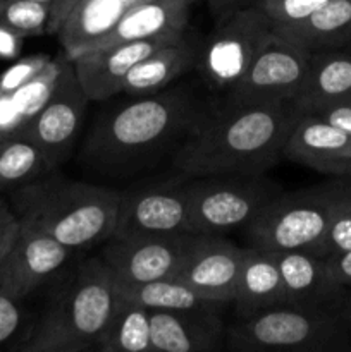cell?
Here are the masks:
<instances>
[{
    "instance_id": "6da1fadb",
    "label": "cell",
    "mask_w": 351,
    "mask_h": 352,
    "mask_svg": "<svg viewBox=\"0 0 351 352\" xmlns=\"http://www.w3.org/2000/svg\"><path fill=\"white\" fill-rule=\"evenodd\" d=\"M299 110L292 102H222L176 146L172 162L188 177L262 175L282 160Z\"/></svg>"
},
{
    "instance_id": "7a4b0ae2",
    "label": "cell",
    "mask_w": 351,
    "mask_h": 352,
    "mask_svg": "<svg viewBox=\"0 0 351 352\" xmlns=\"http://www.w3.org/2000/svg\"><path fill=\"white\" fill-rule=\"evenodd\" d=\"M203 116L182 86L136 96L98 117L83 141L81 160L103 175H126L178 146Z\"/></svg>"
},
{
    "instance_id": "3957f363",
    "label": "cell",
    "mask_w": 351,
    "mask_h": 352,
    "mask_svg": "<svg viewBox=\"0 0 351 352\" xmlns=\"http://www.w3.org/2000/svg\"><path fill=\"white\" fill-rule=\"evenodd\" d=\"M119 196V191L50 172L10 191L9 203L19 223L54 237L69 250L81 251L112 236Z\"/></svg>"
},
{
    "instance_id": "277c9868",
    "label": "cell",
    "mask_w": 351,
    "mask_h": 352,
    "mask_svg": "<svg viewBox=\"0 0 351 352\" xmlns=\"http://www.w3.org/2000/svg\"><path fill=\"white\" fill-rule=\"evenodd\" d=\"M120 302L119 284L100 256L88 258L54 298L19 352L95 351Z\"/></svg>"
},
{
    "instance_id": "5b68a950",
    "label": "cell",
    "mask_w": 351,
    "mask_h": 352,
    "mask_svg": "<svg viewBox=\"0 0 351 352\" xmlns=\"http://www.w3.org/2000/svg\"><path fill=\"white\" fill-rule=\"evenodd\" d=\"M226 346L240 352H351V330L332 308L282 305L226 329Z\"/></svg>"
},
{
    "instance_id": "8992f818",
    "label": "cell",
    "mask_w": 351,
    "mask_h": 352,
    "mask_svg": "<svg viewBox=\"0 0 351 352\" xmlns=\"http://www.w3.org/2000/svg\"><path fill=\"white\" fill-rule=\"evenodd\" d=\"M274 31L260 0L227 3L196 54L195 69L203 85L226 96Z\"/></svg>"
},
{
    "instance_id": "52a82bcc",
    "label": "cell",
    "mask_w": 351,
    "mask_h": 352,
    "mask_svg": "<svg viewBox=\"0 0 351 352\" xmlns=\"http://www.w3.org/2000/svg\"><path fill=\"white\" fill-rule=\"evenodd\" d=\"M348 182L279 192L246 227L248 246L262 251L305 250L319 254L334 208Z\"/></svg>"
},
{
    "instance_id": "ba28073f",
    "label": "cell",
    "mask_w": 351,
    "mask_h": 352,
    "mask_svg": "<svg viewBox=\"0 0 351 352\" xmlns=\"http://www.w3.org/2000/svg\"><path fill=\"white\" fill-rule=\"evenodd\" d=\"M189 186V232L222 234L246 229L279 189L260 175H212Z\"/></svg>"
},
{
    "instance_id": "9c48e42d",
    "label": "cell",
    "mask_w": 351,
    "mask_h": 352,
    "mask_svg": "<svg viewBox=\"0 0 351 352\" xmlns=\"http://www.w3.org/2000/svg\"><path fill=\"white\" fill-rule=\"evenodd\" d=\"M312 52L274 31L224 102H292L305 81Z\"/></svg>"
},
{
    "instance_id": "30bf717a",
    "label": "cell",
    "mask_w": 351,
    "mask_h": 352,
    "mask_svg": "<svg viewBox=\"0 0 351 352\" xmlns=\"http://www.w3.org/2000/svg\"><path fill=\"white\" fill-rule=\"evenodd\" d=\"M88 103L72 58H67L52 98L14 134L33 141L58 167L76 144Z\"/></svg>"
},
{
    "instance_id": "8fae6325",
    "label": "cell",
    "mask_w": 351,
    "mask_h": 352,
    "mask_svg": "<svg viewBox=\"0 0 351 352\" xmlns=\"http://www.w3.org/2000/svg\"><path fill=\"white\" fill-rule=\"evenodd\" d=\"M189 232L188 182H160L120 192L112 236H164Z\"/></svg>"
},
{
    "instance_id": "7c38bea8",
    "label": "cell",
    "mask_w": 351,
    "mask_h": 352,
    "mask_svg": "<svg viewBox=\"0 0 351 352\" xmlns=\"http://www.w3.org/2000/svg\"><path fill=\"white\" fill-rule=\"evenodd\" d=\"M193 234L164 236H110L100 258L123 284H148L174 277Z\"/></svg>"
},
{
    "instance_id": "4fadbf2b",
    "label": "cell",
    "mask_w": 351,
    "mask_h": 352,
    "mask_svg": "<svg viewBox=\"0 0 351 352\" xmlns=\"http://www.w3.org/2000/svg\"><path fill=\"white\" fill-rule=\"evenodd\" d=\"M244 260V248L215 234H193L174 278L212 301L233 302Z\"/></svg>"
},
{
    "instance_id": "5bb4252c",
    "label": "cell",
    "mask_w": 351,
    "mask_h": 352,
    "mask_svg": "<svg viewBox=\"0 0 351 352\" xmlns=\"http://www.w3.org/2000/svg\"><path fill=\"white\" fill-rule=\"evenodd\" d=\"M74 251L54 237L19 223V232L0 265V294L23 301L54 277Z\"/></svg>"
},
{
    "instance_id": "9a60e30c",
    "label": "cell",
    "mask_w": 351,
    "mask_h": 352,
    "mask_svg": "<svg viewBox=\"0 0 351 352\" xmlns=\"http://www.w3.org/2000/svg\"><path fill=\"white\" fill-rule=\"evenodd\" d=\"M184 34V33H182ZM178 36L120 41L86 50L72 58L76 74L89 102H105L123 93V85L131 69L147 55Z\"/></svg>"
},
{
    "instance_id": "2e32d148",
    "label": "cell",
    "mask_w": 351,
    "mask_h": 352,
    "mask_svg": "<svg viewBox=\"0 0 351 352\" xmlns=\"http://www.w3.org/2000/svg\"><path fill=\"white\" fill-rule=\"evenodd\" d=\"M282 160L327 175L351 179V134L322 117L299 112L284 143Z\"/></svg>"
},
{
    "instance_id": "e0dca14e",
    "label": "cell",
    "mask_w": 351,
    "mask_h": 352,
    "mask_svg": "<svg viewBox=\"0 0 351 352\" xmlns=\"http://www.w3.org/2000/svg\"><path fill=\"white\" fill-rule=\"evenodd\" d=\"M226 342L220 309L151 311L153 352H213Z\"/></svg>"
},
{
    "instance_id": "ac0fdd59",
    "label": "cell",
    "mask_w": 351,
    "mask_h": 352,
    "mask_svg": "<svg viewBox=\"0 0 351 352\" xmlns=\"http://www.w3.org/2000/svg\"><path fill=\"white\" fill-rule=\"evenodd\" d=\"M270 254L279 267L286 305L334 309L346 291L334 280L327 270L326 258L320 254L305 250L279 251Z\"/></svg>"
},
{
    "instance_id": "d6986e66",
    "label": "cell",
    "mask_w": 351,
    "mask_h": 352,
    "mask_svg": "<svg viewBox=\"0 0 351 352\" xmlns=\"http://www.w3.org/2000/svg\"><path fill=\"white\" fill-rule=\"evenodd\" d=\"M351 98V47L312 52L305 81L292 100L299 112Z\"/></svg>"
},
{
    "instance_id": "ffe728a7",
    "label": "cell",
    "mask_w": 351,
    "mask_h": 352,
    "mask_svg": "<svg viewBox=\"0 0 351 352\" xmlns=\"http://www.w3.org/2000/svg\"><path fill=\"white\" fill-rule=\"evenodd\" d=\"M234 313L248 318L265 309L286 305L284 285L279 267L268 251L244 248V260L234 292Z\"/></svg>"
},
{
    "instance_id": "44dd1931",
    "label": "cell",
    "mask_w": 351,
    "mask_h": 352,
    "mask_svg": "<svg viewBox=\"0 0 351 352\" xmlns=\"http://www.w3.org/2000/svg\"><path fill=\"white\" fill-rule=\"evenodd\" d=\"M141 0H83L65 19L58 33L62 50L69 58L98 47L124 14Z\"/></svg>"
},
{
    "instance_id": "7402d4cb",
    "label": "cell",
    "mask_w": 351,
    "mask_h": 352,
    "mask_svg": "<svg viewBox=\"0 0 351 352\" xmlns=\"http://www.w3.org/2000/svg\"><path fill=\"white\" fill-rule=\"evenodd\" d=\"M188 19L189 6L182 0H141L124 14L98 47L120 41L178 36L184 33Z\"/></svg>"
},
{
    "instance_id": "603a6c76",
    "label": "cell",
    "mask_w": 351,
    "mask_h": 352,
    "mask_svg": "<svg viewBox=\"0 0 351 352\" xmlns=\"http://www.w3.org/2000/svg\"><path fill=\"white\" fill-rule=\"evenodd\" d=\"M198 47L181 34L138 62L123 85L129 96H147L169 88L172 81L195 67Z\"/></svg>"
},
{
    "instance_id": "cb8c5ba5",
    "label": "cell",
    "mask_w": 351,
    "mask_h": 352,
    "mask_svg": "<svg viewBox=\"0 0 351 352\" xmlns=\"http://www.w3.org/2000/svg\"><path fill=\"white\" fill-rule=\"evenodd\" d=\"M308 52L351 47V0H330L284 33Z\"/></svg>"
},
{
    "instance_id": "d4e9b609",
    "label": "cell",
    "mask_w": 351,
    "mask_h": 352,
    "mask_svg": "<svg viewBox=\"0 0 351 352\" xmlns=\"http://www.w3.org/2000/svg\"><path fill=\"white\" fill-rule=\"evenodd\" d=\"M95 352H153L151 309L120 296V302L96 342Z\"/></svg>"
},
{
    "instance_id": "484cf974",
    "label": "cell",
    "mask_w": 351,
    "mask_h": 352,
    "mask_svg": "<svg viewBox=\"0 0 351 352\" xmlns=\"http://www.w3.org/2000/svg\"><path fill=\"white\" fill-rule=\"evenodd\" d=\"M119 284L123 298L138 302L151 311H178V309H220L222 302L205 298L178 278H162L148 284Z\"/></svg>"
},
{
    "instance_id": "4316f807",
    "label": "cell",
    "mask_w": 351,
    "mask_h": 352,
    "mask_svg": "<svg viewBox=\"0 0 351 352\" xmlns=\"http://www.w3.org/2000/svg\"><path fill=\"white\" fill-rule=\"evenodd\" d=\"M50 158L23 136L0 138V191H14L55 170Z\"/></svg>"
},
{
    "instance_id": "83f0119b",
    "label": "cell",
    "mask_w": 351,
    "mask_h": 352,
    "mask_svg": "<svg viewBox=\"0 0 351 352\" xmlns=\"http://www.w3.org/2000/svg\"><path fill=\"white\" fill-rule=\"evenodd\" d=\"M50 3L34 0H0V24L28 36L47 34Z\"/></svg>"
},
{
    "instance_id": "f1b7e54d",
    "label": "cell",
    "mask_w": 351,
    "mask_h": 352,
    "mask_svg": "<svg viewBox=\"0 0 351 352\" xmlns=\"http://www.w3.org/2000/svg\"><path fill=\"white\" fill-rule=\"evenodd\" d=\"M351 250V182H348L346 189L341 195L332 219H330L327 232L323 236L322 244L319 248L320 256H327L336 251Z\"/></svg>"
},
{
    "instance_id": "f546056e",
    "label": "cell",
    "mask_w": 351,
    "mask_h": 352,
    "mask_svg": "<svg viewBox=\"0 0 351 352\" xmlns=\"http://www.w3.org/2000/svg\"><path fill=\"white\" fill-rule=\"evenodd\" d=\"M277 33L296 26L330 0H260Z\"/></svg>"
},
{
    "instance_id": "4dcf8cb0",
    "label": "cell",
    "mask_w": 351,
    "mask_h": 352,
    "mask_svg": "<svg viewBox=\"0 0 351 352\" xmlns=\"http://www.w3.org/2000/svg\"><path fill=\"white\" fill-rule=\"evenodd\" d=\"M50 58L52 57H48V55L38 54L16 62L12 67H9L3 74H0V96L12 95L17 89L23 88L24 85H28L34 76L43 71V67L50 62Z\"/></svg>"
},
{
    "instance_id": "1f68e13d",
    "label": "cell",
    "mask_w": 351,
    "mask_h": 352,
    "mask_svg": "<svg viewBox=\"0 0 351 352\" xmlns=\"http://www.w3.org/2000/svg\"><path fill=\"white\" fill-rule=\"evenodd\" d=\"M24 311L21 301L0 294V346L12 339L23 327Z\"/></svg>"
},
{
    "instance_id": "d6a6232c",
    "label": "cell",
    "mask_w": 351,
    "mask_h": 352,
    "mask_svg": "<svg viewBox=\"0 0 351 352\" xmlns=\"http://www.w3.org/2000/svg\"><path fill=\"white\" fill-rule=\"evenodd\" d=\"M17 232H19V220L10 203L0 198V265L12 248Z\"/></svg>"
},
{
    "instance_id": "836d02e7",
    "label": "cell",
    "mask_w": 351,
    "mask_h": 352,
    "mask_svg": "<svg viewBox=\"0 0 351 352\" xmlns=\"http://www.w3.org/2000/svg\"><path fill=\"white\" fill-rule=\"evenodd\" d=\"M310 113L322 117L323 120L330 122L332 126L339 127L344 133L351 134V98L339 100V102L319 107V109L312 110Z\"/></svg>"
},
{
    "instance_id": "e575fe53",
    "label": "cell",
    "mask_w": 351,
    "mask_h": 352,
    "mask_svg": "<svg viewBox=\"0 0 351 352\" xmlns=\"http://www.w3.org/2000/svg\"><path fill=\"white\" fill-rule=\"evenodd\" d=\"M323 258H326L327 270L332 275L334 280L344 289H351V250L336 251Z\"/></svg>"
},
{
    "instance_id": "d590c367",
    "label": "cell",
    "mask_w": 351,
    "mask_h": 352,
    "mask_svg": "<svg viewBox=\"0 0 351 352\" xmlns=\"http://www.w3.org/2000/svg\"><path fill=\"white\" fill-rule=\"evenodd\" d=\"M83 0H52L50 19H48L47 34H57L62 24L69 17V14L81 3Z\"/></svg>"
},
{
    "instance_id": "8d00e7d4",
    "label": "cell",
    "mask_w": 351,
    "mask_h": 352,
    "mask_svg": "<svg viewBox=\"0 0 351 352\" xmlns=\"http://www.w3.org/2000/svg\"><path fill=\"white\" fill-rule=\"evenodd\" d=\"M24 36L0 24V58H16L23 48Z\"/></svg>"
},
{
    "instance_id": "74e56055",
    "label": "cell",
    "mask_w": 351,
    "mask_h": 352,
    "mask_svg": "<svg viewBox=\"0 0 351 352\" xmlns=\"http://www.w3.org/2000/svg\"><path fill=\"white\" fill-rule=\"evenodd\" d=\"M337 315L341 316V320L344 322V325L351 330V289H346L343 292V296L339 298L337 305L334 306Z\"/></svg>"
},
{
    "instance_id": "f35d334b",
    "label": "cell",
    "mask_w": 351,
    "mask_h": 352,
    "mask_svg": "<svg viewBox=\"0 0 351 352\" xmlns=\"http://www.w3.org/2000/svg\"><path fill=\"white\" fill-rule=\"evenodd\" d=\"M34 2H43V3H52V0H34Z\"/></svg>"
},
{
    "instance_id": "ab89813d",
    "label": "cell",
    "mask_w": 351,
    "mask_h": 352,
    "mask_svg": "<svg viewBox=\"0 0 351 352\" xmlns=\"http://www.w3.org/2000/svg\"><path fill=\"white\" fill-rule=\"evenodd\" d=\"M182 2H186V3H188V6H189V3H191V2H195V0H182Z\"/></svg>"
}]
</instances>
